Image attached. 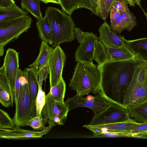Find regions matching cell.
<instances>
[{"label": "cell", "mask_w": 147, "mask_h": 147, "mask_svg": "<svg viewBox=\"0 0 147 147\" xmlns=\"http://www.w3.org/2000/svg\"><path fill=\"white\" fill-rule=\"evenodd\" d=\"M48 43L42 41L37 57L29 67L32 68L38 78L40 71L45 66L48 65L49 58L53 49Z\"/></svg>", "instance_id": "cell-19"}, {"label": "cell", "mask_w": 147, "mask_h": 147, "mask_svg": "<svg viewBox=\"0 0 147 147\" xmlns=\"http://www.w3.org/2000/svg\"><path fill=\"white\" fill-rule=\"evenodd\" d=\"M130 118L127 109L111 103L100 112L94 114L89 124L96 125L120 122Z\"/></svg>", "instance_id": "cell-8"}, {"label": "cell", "mask_w": 147, "mask_h": 147, "mask_svg": "<svg viewBox=\"0 0 147 147\" xmlns=\"http://www.w3.org/2000/svg\"><path fill=\"white\" fill-rule=\"evenodd\" d=\"M142 123L137 122L130 118L127 120L120 122L92 125L97 128L98 135L102 133L107 132L122 133L127 136L128 132Z\"/></svg>", "instance_id": "cell-16"}, {"label": "cell", "mask_w": 147, "mask_h": 147, "mask_svg": "<svg viewBox=\"0 0 147 147\" xmlns=\"http://www.w3.org/2000/svg\"><path fill=\"white\" fill-rule=\"evenodd\" d=\"M24 72L26 78L34 105L36 106V100L39 87L38 77L33 69L31 68H25Z\"/></svg>", "instance_id": "cell-24"}, {"label": "cell", "mask_w": 147, "mask_h": 147, "mask_svg": "<svg viewBox=\"0 0 147 147\" xmlns=\"http://www.w3.org/2000/svg\"><path fill=\"white\" fill-rule=\"evenodd\" d=\"M116 0H98V15L104 22L108 18L110 11Z\"/></svg>", "instance_id": "cell-28"}, {"label": "cell", "mask_w": 147, "mask_h": 147, "mask_svg": "<svg viewBox=\"0 0 147 147\" xmlns=\"http://www.w3.org/2000/svg\"><path fill=\"white\" fill-rule=\"evenodd\" d=\"M146 18H147V14H146Z\"/></svg>", "instance_id": "cell-44"}, {"label": "cell", "mask_w": 147, "mask_h": 147, "mask_svg": "<svg viewBox=\"0 0 147 147\" xmlns=\"http://www.w3.org/2000/svg\"><path fill=\"white\" fill-rule=\"evenodd\" d=\"M69 111L79 107H86L92 110L94 114L98 113L109 106L111 103L102 96L89 95L86 97L76 95L68 98L65 102Z\"/></svg>", "instance_id": "cell-9"}, {"label": "cell", "mask_w": 147, "mask_h": 147, "mask_svg": "<svg viewBox=\"0 0 147 147\" xmlns=\"http://www.w3.org/2000/svg\"><path fill=\"white\" fill-rule=\"evenodd\" d=\"M127 108L130 118L138 123H147V100Z\"/></svg>", "instance_id": "cell-22"}, {"label": "cell", "mask_w": 147, "mask_h": 147, "mask_svg": "<svg viewBox=\"0 0 147 147\" xmlns=\"http://www.w3.org/2000/svg\"><path fill=\"white\" fill-rule=\"evenodd\" d=\"M56 125L54 123L49 125L44 130L35 131L25 130L16 127L13 129H0V138L8 139H21L42 137L48 133L51 129Z\"/></svg>", "instance_id": "cell-14"}, {"label": "cell", "mask_w": 147, "mask_h": 147, "mask_svg": "<svg viewBox=\"0 0 147 147\" xmlns=\"http://www.w3.org/2000/svg\"><path fill=\"white\" fill-rule=\"evenodd\" d=\"M100 82V71L93 63L77 62L69 86L77 96H83L92 92L103 97Z\"/></svg>", "instance_id": "cell-2"}, {"label": "cell", "mask_w": 147, "mask_h": 147, "mask_svg": "<svg viewBox=\"0 0 147 147\" xmlns=\"http://www.w3.org/2000/svg\"><path fill=\"white\" fill-rule=\"evenodd\" d=\"M36 26L39 37L49 44L52 45V32L50 24L46 15L40 19H37Z\"/></svg>", "instance_id": "cell-23"}, {"label": "cell", "mask_w": 147, "mask_h": 147, "mask_svg": "<svg viewBox=\"0 0 147 147\" xmlns=\"http://www.w3.org/2000/svg\"><path fill=\"white\" fill-rule=\"evenodd\" d=\"M28 14V12L20 8L16 4L10 8H0V22L15 19Z\"/></svg>", "instance_id": "cell-25"}, {"label": "cell", "mask_w": 147, "mask_h": 147, "mask_svg": "<svg viewBox=\"0 0 147 147\" xmlns=\"http://www.w3.org/2000/svg\"><path fill=\"white\" fill-rule=\"evenodd\" d=\"M132 136L139 138H147V131L141 134L133 135Z\"/></svg>", "instance_id": "cell-39"}, {"label": "cell", "mask_w": 147, "mask_h": 147, "mask_svg": "<svg viewBox=\"0 0 147 147\" xmlns=\"http://www.w3.org/2000/svg\"><path fill=\"white\" fill-rule=\"evenodd\" d=\"M16 126L13 119L4 110L0 109V129H15Z\"/></svg>", "instance_id": "cell-29"}, {"label": "cell", "mask_w": 147, "mask_h": 147, "mask_svg": "<svg viewBox=\"0 0 147 147\" xmlns=\"http://www.w3.org/2000/svg\"><path fill=\"white\" fill-rule=\"evenodd\" d=\"M126 0H116L113 7L119 10L122 13L130 12Z\"/></svg>", "instance_id": "cell-33"}, {"label": "cell", "mask_w": 147, "mask_h": 147, "mask_svg": "<svg viewBox=\"0 0 147 147\" xmlns=\"http://www.w3.org/2000/svg\"><path fill=\"white\" fill-rule=\"evenodd\" d=\"M69 111V108L64 102L55 100L49 92L46 95L45 103L42 114L49 125L53 123L56 125H63Z\"/></svg>", "instance_id": "cell-6"}, {"label": "cell", "mask_w": 147, "mask_h": 147, "mask_svg": "<svg viewBox=\"0 0 147 147\" xmlns=\"http://www.w3.org/2000/svg\"><path fill=\"white\" fill-rule=\"evenodd\" d=\"M3 66L10 88L12 106L14 101L15 81L19 69V53L13 49H8L4 59Z\"/></svg>", "instance_id": "cell-11"}, {"label": "cell", "mask_w": 147, "mask_h": 147, "mask_svg": "<svg viewBox=\"0 0 147 147\" xmlns=\"http://www.w3.org/2000/svg\"><path fill=\"white\" fill-rule=\"evenodd\" d=\"M63 11L69 15L78 9L84 8L98 15V6L94 0H60Z\"/></svg>", "instance_id": "cell-17"}, {"label": "cell", "mask_w": 147, "mask_h": 147, "mask_svg": "<svg viewBox=\"0 0 147 147\" xmlns=\"http://www.w3.org/2000/svg\"><path fill=\"white\" fill-rule=\"evenodd\" d=\"M26 79L24 70L19 69L16 80L14 88V101L16 105L18 100L20 91Z\"/></svg>", "instance_id": "cell-31"}, {"label": "cell", "mask_w": 147, "mask_h": 147, "mask_svg": "<svg viewBox=\"0 0 147 147\" xmlns=\"http://www.w3.org/2000/svg\"><path fill=\"white\" fill-rule=\"evenodd\" d=\"M0 102L5 107L12 104L10 88L3 65L0 68Z\"/></svg>", "instance_id": "cell-21"}, {"label": "cell", "mask_w": 147, "mask_h": 147, "mask_svg": "<svg viewBox=\"0 0 147 147\" xmlns=\"http://www.w3.org/2000/svg\"><path fill=\"white\" fill-rule=\"evenodd\" d=\"M83 40L75 52L76 61L92 63L98 37L92 32L83 31Z\"/></svg>", "instance_id": "cell-12"}, {"label": "cell", "mask_w": 147, "mask_h": 147, "mask_svg": "<svg viewBox=\"0 0 147 147\" xmlns=\"http://www.w3.org/2000/svg\"><path fill=\"white\" fill-rule=\"evenodd\" d=\"M134 56L129 48L108 47L98 40L96 41L93 59L98 63V65L108 61L128 59Z\"/></svg>", "instance_id": "cell-7"}, {"label": "cell", "mask_w": 147, "mask_h": 147, "mask_svg": "<svg viewBox=\"0 0 147 147\" xmlns=\"http://www.w3.org/2000/svg\"><path fill=\"white\" fill-rule=\"evenodd\" d=\"M127 3H129V6H133L134 7V6L135 5V3L134 2L133 0H126Z\"/></svg>", "instance_id": "cell-41"}, {"label": "cell", "mask_w": 147, "mask_h": 147, "mask_svg": "<svg viewBox=\"0 0 147 147\" xmlns=\"http://www.w3.org/2000/svg\"><path fill=\"white\" fill-rule=\"evenodd\" d=\"M94 1L96 4V5L98 6V0H94Z\"/></svg>", "instance_id": "cell-43"}, {"label": "cell", "mask_w": 147, "mask_h": 147, "mask_svg": "<svg viewBox=\"0 0 147 147\" xmlns=\"http://www.w3.org/2000/svg\"><path fill=\"white\" fill-rule=\"evenodd\" d=\"M40 0H21V6L34 17L36 19L42 17L40 8Z\"/></svg>", "instance_id": "cell-26"}, {"label": "cell", "mask_w": 147, "mask_h": 147, "mask_svg": "<svg viewBox=\"0 0 147 147\" xmlns=\"http://www.w3.org/2000/svg\"><path fill=\"white\" fill-rule=\"evenodd\" d=\"M47 123L46 119L42 117L36 116L26 123V126H30L34 130L42 131L47 127L45 126Z\"/></svg>", "instance_id": "cell-30"}, {"label": "cell", "mask_w": 147, "mask_h": 147, "mask_svg": "<svg viewBox=\"0 0 147 147\" xmlns=\"http://www.w3.org/2000/svg\"><path fill=\"white\" fill-rule=\"evenodd\" d=\"M122 13L119 10L113 7L109 12L111 23L114 21Z\"/></svg>", "instance_id": "cell-35"}, {"label": "cell", "mask_w": 147, "mask_h": 147, "mask_svg": "<svg viewBox=\"0 0 147 147\" xmlns=\"http://www.w3.org/2000/svg\"><path fill=\"white\" fill-rule=\"evenodd\" d=\"M40 71H41L43 75L44 80L45 81L48 75L49 74V69L48 65L44 67Z\"/></svg>", "instance_id": "cell-38"}, {"label": "cell", "mask_w": 147, "mask_h": 147, "mask_svg": "<svg viewBox=\"0 0 147 147\" xmlns=\"http://www.w3.org/2000/svg\"><path fill=\"white\" fill-rule=\"evenodd\" d=\"M99 36L98 40L105 46L110 48H129L123 40V37L112 31L105 22L98 29Z\"/></svg>", "instance_id": "cell-13"}, {"label": "cell", "mask_w": 147, "mask_h": 147, "mask_svg": "<svg viewBox=\"0 0 147 147\" xmlns=\"http://www.w3.org/2000/svg\"><path fill=\"white\" fill-rule=\"evenodd\" d=\"M31 17L26 15L15 19L0 22V48L17 39L31 27Z\"/></svg>", "instance_id": "cell-5"}, {"label": "cell", "mask_w": 147, "mask_h": 147, "mask_svg": "<svg viewBox=\"0 0 147 147\" xmlns=\"http://www.w3.org/2000/svg\"><path fill=\"white\" fill-rule=\"evenodd\" d=\"M66 91V84L63 78L56 85L50 87L49 92L52 98L57 101L64 102Z\"/></svg>", "instance_id": "cell-27"}, {"label": "cell", "mask_w": 147, "mask_h": 147, "mask_svg": "<svg viewBox=\"0 0 147 147\" xmlns=\"http://www.w3.org/2000/svg\"><path fill=\"white\" fill-rule=\"evenodd\" d=\"M145 62L135 55L128 59L108 61L98 65L103 97L111 104L127 109L123 104L125 93L136 69Z\"/></svg>", "instance_id": "cell-1"}, {"label": "cell", "mask_w": 147, "mask_h": 147, "mask_svg": "<svg viewBox=\"0 0 147 147\" xmlns=\"http://www.w3.org/2000/svg\"><path fill=\"white\" fill-rule=\"evenodd\" d=\"M16 4L14 0H0V8L11 7Z\"/></svg>", "instance_id": "cell-36"}, {"label": "cell", "mask_w": 147, "mask_h": 147, "mask_svg": "<svg viewBox=\"0 0 147 147\" xmlns=\"http://www.w3.org/2000/svg\"><path fill=\"white\" fill-rule=\"evenodd\" d=\"M137 25L136 17L131 13H122L113 22L111 23L110 26L113 31L120 34L127 30L131 31Z\"/></svg>", "instance_id": "cell-18"}, {"label": "cell", "mask_w": 147, "mask_h": 147, "mask_svg": "<svg viewBox=\"0 0 147 147\" xmlns=\"http://www.w3.org/2000/svg\"><path fill=\"white\" fill-rule=\"evenodd\" d=\"M147 100V83L129 85L125 93L123 105L127 107L142 102Z\"/></svg>", "instance_id": "cell-15"}, {"label": "cell", "mask_w": 147, "mask_h": 147, "mask_svg": "<svg viewBox=\"0 0 147 147\" xmlns=\"http://www.w3.org/2000/svg\"><path fill=\"white\" fill-rule=\"evenodd\" d=\"M133 1H134V2L137 5H138L142 9V10L146 14L144 11L143 9L141 7L140 4V0H133Z\"/></svg>", "instance_id": "cell-42"}, {"label": "cell", "mask_w": 147, "mask_h": 147, "mask_svg": "<svg viewBox=\"0 0 147 147\" xmlns=\"http://www.w3.org/2000/svg\"><path fill=\"white\" fill-rule=\"evenodd\" d=\"M124 41L129 49L135 55H137L147 63V37Z\"/></svg>", "instance_id": "cell-20"}, {"label": "cell", "mask_w": 147, "mask_h": 147, "mask_svg": "<svg viewBox=\"0 0 147 147\" xmlns=\"http://www.w3.org/2000/svg\"><path fill=\"white\" fill-rule=\"evenodd\" d=\"M45 3H49L60 4V0H40Z\"/></svg>", "instance_id": "cell-40"}, {"label": "cell", "mask_w": 147, "mask_h": 147, "mask_svg": "<svg viewBox=\"0 0 147 147\" xmlns=\"http://www.w3.org/2000/svg\"><path fill=\"white\" fill-rule=\"evenodd\" d=\"M147 131V123H142L141 125L127 133V136L133 135L141 134Z\"/></svg>", "instance_id": "cell-34"}, {"label": "cell", "mask_w": 147, "mask_h": 147, "mask_svg": "<svg viewBox=\"0 0 147 147\" xmlns=\"http://www.w3.org/2000/svg\"><path fill=\"white\" fill-rule=\"evenodd\" d=\"M74 35L78 42L80 43L83 39V31L80 28L75 27Z\"/></svg>", "instance_id": "cell-37"}, {"label": "cell", "mask_w": 147, "mask_h": 147, "mask_svg": "<svg viewBox=\"0 0 147 147\" xmlns=\"http://www.w3.org/2000/svg\"><path fill=\"white\" fill-rule=\"evenodd\" d=\"M66 57L59 45L55 47L50 56L48 66L50 87L57 84L62 78V74Z\"/></svg>", "instance_id": "cell-10"}, {"label": "cell", "mask_w": 147, "mask_h": 147, "mask_svg": "<svg viewBox=\"0 0 147 147\" xmlns=\"http://www.w3.org/2000/svg\"><path fill=\"white\" fill-rule=\"evenodd\" d=\"M46 95L45 92L42 90V86H39L36 100V116L42 117V111L45 103Z\"/></svg>", "instance_id": "cell-32"}, {"label": "cell", "mask_w": 147, "mask_h": 147, "mask_svg": "<svg viewBox=\"0 0 147 147\" xmlns=\"http://www.w3.org/2000/svg\"><path fill=\"white\" fill-rule=\"evenodd\" d=\"M45 13L51 28L53 48L74 40L75 24L70 15L57 8L50 6L47 7Z\"/></svg>", "instance_id": "cell-3"}, {"label": "cell", "mask_w": 147, "mask_h": 147, "mask_svg": "<svg viewBox=\"0 0 147 147\" xmlns=\"http://www.w3.org/2000/svg\"><path fill=\"white\" fill-rule=\"evenodd\" d=\"M36 115V106L33 103L26 78L20 91L13 119L16 127L26 126V122Z\"/></svg>", "instance_id": "cell-4"}]
</instances>
